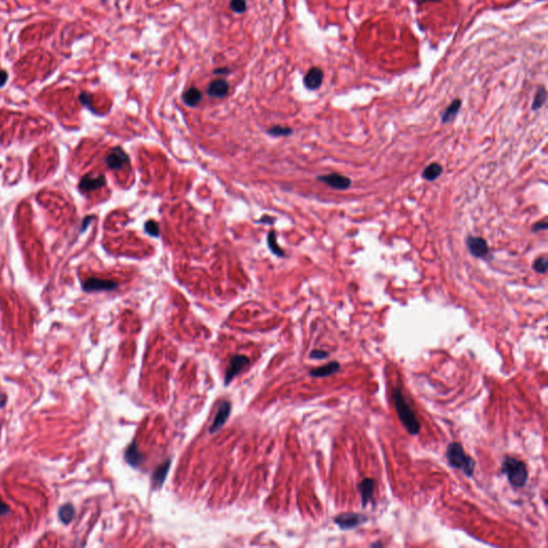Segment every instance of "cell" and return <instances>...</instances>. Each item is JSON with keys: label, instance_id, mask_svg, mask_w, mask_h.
Listing matches in <instances>:
<instances>
[{"label": "cell", "instance_id": "cell-31", "mask_svg": "<svg viewBox=\"0 0 548 548\" xmlns=\"http://www.w3.org/2000/svg\"><path fill=\"white\" fill-rule=\"evenodd\" d=\"M7 80H8V73L5 72L4 70H1V71H0V88L3 87L5 83H7Z\"/></svg>", "mask_w": 548, "mask_h": 548}, {"label": "cell", "instance_id": "cell-20", "mask_svg": "<svg viewBox=\"0 0 548 548\" xmlns=\"http://www.w3.org/2000/svg\"><path fill=\"white\" fill-rule=\"evenodd\" d=\"M443 171L442 166L438 164V163H432L429 164L427 167H425V169L423 170L422 173V177L423 179H425L427 181H435L436 179H438L440 176H441Z\"/></svg>", "mask_w": 548, "mask_h": 548}, {"label": "cell", "instance_id": "cell-4", "mask_svg": "<svg viewBox=\"0 0 548 548\" xmlns=\"http://www.w3.org/2000/svg\"><path fill=\"white\" fill-rule=\"evenodd\" d=\"M334 524L341 530H351L359 527L367 520V517L360 513H342L334 517Z\"/></svg>", "mask_w": 548, "mask_h": 548}, {"label": "cell", "instance_id": "cell-30", "mask_svg": "<svg viewBox=\"0 0 548 548\" xmlns=\"http://www.w3.org/2000/svg\"><path fill=\"white\" fill-rule=\"evenodd\" d=\"M548 228V223L546 221H541L535 223L533 226H532V232L536 233V232H541V230H546Z\"/></svg>", "mask_w": 548, "mask_h": 548}, {"label": "cell", "instance_id": "cell-16", "mask_svg": "<svg viewBox=\"0 0 548 548\" xmlns=\"http://www.w3.org/2000/svg\"><path fill=\"white\" fill-rule=\"evenodd\" d=\"M170 466H171V459H167L165 460L163 464H161L159 467L155 468L151 476L153 488H160L164 484L166 476H167L168 471L170 469Z\"/></svg>", "mask_w": 548, "mask_h": 548}, {"label": "cell", "instance_id": "cell-22", "mask_svg": "<svg viewBox=\"0 0 548 548\" xmlns=\"http://www.w3.org/2000/svg\"><path fill=\"white\" fill-rule=\"evenodd\" d=\"M58 514H59V519L61 520V523H63L64 525H68L72 522L75 516V509L72 504L70 503L63 504V506L59 509Z\"/></svg>", "mask_w": 548, "mask_h": 548}, {"label": "cell", "instance_id": "cell-21", "mask_svg": "<svg viewBox=\"0 0 548 548\" xmlns=\"http://www.w3.org/2000/svg\"><path fill=\"white\" fill-rule=\"evenodd\" d=\"M267 243H268V248L272 252V253L278 256V257H285V252L284 250L281 248L277 244V240H276V233L275 230H270L269 234H268V237H267Z\"/></svg>", "mask_w": 548, "mask_h": 548}, {"label": "cell", "instance_id": "cell-23", "mask_svg": "<svg viewBox=\"0 0 548 548\" xmlns=\"http://www.w3.org/2000/svg\"><path fill=\"white\" fill-rule=\"evenodd\" d=\"M546 99H547V92H546L545 87H540L538 89V91H536L535 96H534V100H533V103H532V110H540L541 107L546 103Z\"/></svg>", "mask_w": 548, "mask_h": 548}, {"label": "cell", "instance_id": "cell-18", "mask_svg": "<svg viewBox=\"0 0 548 548\" xmlns=\"http://www.w3.org/2000/svg\"><path fill=\"white\" fill-rule=\"evenodd\" d=\"M460 107H461V100L459 99L454 100L452 103L448 106V109L444 110L441 118L443 125H448V123L452 122L455 119V117L458 114Z\"/></svg>", "mask_w": 548, "mask_h": 548}, {"label": "cell", "instance_id": "cell-37", "mask_svg": "<svg viewBox=\"0 0 548 548\" xmlns=\"http://www.w3.org/2000/svg\"><path fill=\"white\" fill-rule=\"evenodd\" d=\"M92 219H93V218H92V217H90V218H87V219H85V222H84V224H83V227H84V228H83V229H85V228H87V226H88V224H89V222H91V221H92Z\"/></svg>", "mask_w": 548, "mask_h": 548}, {"label": "cell", "instance_id": "cell-14", "mask_svg": "<svg viewBox=\"0 0 548 548\" xmlns=\"http://www.w3.org/2000/svg\"><path fill=\"white\" fill-rule=\"evenodd\" d=\"M229 92V84L225 79H216L209 84L207 88V94L212 98L222 99Z\"/></svg>", "mask_w": 548, "mask_h": 548}, {"label": "cell", "instance_id": "cell-19", "mask_svg": "<svg viewBox=\"0 0 548 548\" xmlns=\"http://www.w3.org/2000/svg\"><path fill=\"white\" fill-rule=\"evenodd\" d=\"M202 99V94L200 90L195 87H192L187 89L185 92L182 95V100H183L184 104L190 107H195Z\"/></svg>", "mask_w": 548, "mask_h": 548}, {"label": "cell", "instance_id": "cell-17", "mask_svg": "<svg viewBox=\"0 0 548 548\" xmlns=\"http://www.w3.org/2000/svg\"><path fill=\"white\" fill-rule=\"evenodd\" d=\"M340 370H341V364L336 361H333V362H329L326 365H322L320 367L311 369L310 375L311 377H316V378L329 377L331 375L338 373Z\"/></svg>", "mask_w": 548, "mask_h": 548}, {"label": "cell", "instance_id": "cell-29", "mask_svg": "<svg viewBox=\"0 0 548 548\" xmlns=\"http://www.w3.org/2000/svg\"><path fill=\"white\" fill-rule=\"evenodd\" d=\"M79 100L85 106H87L88 109L92 110V106H91V101H92V99H91V95L89 93H82L79 95Z\"/></svg>", "mask_w": 548, "mask_h": 548}, {"label": "cell", "instance_id": "cell-34", "mask_svg": "<svg viewBox=\"0 0 548 548\" xmlns=\"http://www.w3.org/2000/svg\"><path fill=\"white\" fill-rule=\"evenodd\" d=\"M230 72H232V71H230V70L227 69V68H219V69H216L213 71L214 74H228Z\"/></svg>", "mask_w": 548, "mask_h": 548}, {"label": "cell", "instance_id": "cell-33", "mask_svg": "<svg viewBox=\"0 0 548 548\" xmlns=\"http://www.w3.org/2000/svg\"><path fill=\"white\" fill-rule=\"evenodd\" d=\"M258 222L259 223H265V224H273L274 222H275V218L264 217V218H261Z\"/></svg>", "mask_w": 548, "mask_h": 548}, {"label": "cell", "instance_id": "cell-36", "mask_svg": "<svg viewBox=\"0 0 548 548\" xmlns=\"http://www.w3.org/2000/svg\"><path fill=\"white\" fill-rule=\"evenodd\" d=\"M5 401H7V396L4 394H0V408H2L4 406Z\"/></svg>", "mask_w": 548, "mask_h": 548}, {"label": "cell", "instance_id": "cell-24", "mask_svg": "<svg viewBox=\"0 0 548 548\" xmlns=\"http://www.w3.org/2000/svg\"><path fill=\"white\" fill-rule=\"evenodd\" d=\"M292 132H293L292 128H290L288 127H282V126H274L267 131V133L269 134V135L275 136V137L289 136V135H292Z\"/></svg>", "mask_w": 548, "mask_h": 548}, {"label": "cell", "instance_id": "cell-3", "mask_svg": "<svg viewBox=\"0 0 548 548\" xmlns=\"http://www.w3.org/2000/svg\"><path fill=\"white\" fill-rule=\"evenodd\" d=\"M501 471L506 475L508 481L513 488H523L528 481L529 474L523 460L517 459L513 456L507 455L502 461Z\"/></svg>", "mask_w": 548, "mask_h": 548}, {"label": "cell", "instance_id": "cell-35", "mask_svg": "<svg viewBox=\"0 0 548 548\" xmlns=\"http://www.w3.org/2000/svg\"><path fill=\"white\" fill-rule=\"evenodd\" d=\"M415 1L418 4H423V3H427V2H439V1H441V0H415Z\"/></svg>", "mask_w": 548, "mask_h": 548}, {"label": "cell", "instance_id": "cell-6", "mask_svg": "<svg viewBox=\"0 0 548 548\" xmlns=\"http://www.w3.org/2000/svg\"><path fill=\"white\" fill-rule=\"evenodd\" d=\"M117 282L110 281V279H103L98 277H90L87 278L83 283V289L87 292H110L118 288Z\"/></svg>", "mask_w": 548, "mask_h": 548}, {"label": "cell", "instance_id": "cell-11", "mask_svg": "<svg viewBox=\"0 0 548 548\" xmlns=\"http://www.w3.org/2000/svg\"><path fill=\"white\" fill-rule=\"evenodd\" d=\"M106 184V179L104 175L93 176V175H87L79 182V190L83 192H92L95 190H99L101 187H103Z\"/></svg>", "mask_w": 548, "mask_h": 548}, {"label": "cell", "instance_id": "cell-2", "mask_svg": "<svg viewBox=\"0 0 548 548\" xmlns=\"http://www.w3.org/2000/svg\"><path fill=\"white\" fill-rule=\"evenodd\" d=\"M445 458L452 468L460 470L468 477L474 476L475 461L471 456L466 454L463 445L459 442L449 443L445 451Z\"/></svg>", "mask_w": 548, "mask_h": 548}, {"label": "cell", "instance_id": "cell-26", "mask_svg": "<svg viewBox=\"0 0 548 548\" xmlns=\"http://www.w3.org/2000/svg\"><path fill=\"white\" fill-rule=\"evenodd\" d=\"M230 9H232L234 12L241 14V13H244L246 11V1L245 0H232L230 1Z\"/></svg>", "mask_w": 548, "mask_h": 548}, {"label": "cell", "instance_id": "cell-1", "mask_svg": "<svg viewBox=\"0 0 548 548\" xmlns=\"http://www.w3.org/2000/svg\"><path fill=\"white\" fill-rule=\"evenodd\" d=\"M393 400L396 413L402 426L411 436H417L421 431V424L419 422L416 413L411 409L410 405L408 404L401 389H393Z\"/></svg>", "mask_w": 548, "mask_h": 548}, {"label": "cell", "instance_id": "cell-38", "mask_svg": "<svg viewBox=\"0 0 548 548\" xmlns=\"http://www.w3.org/2000/svg\"><path fill=\"white\" fill-rule=\"evenodd\" d=\"M370 546H372V547H376V546H380V547H381V546H383V544H381V543H379V542H376V543H373V544H372V545H370Z\"/></svg>", "mask_w": 548, "mask_h": 548}, {"label": "cell", "instance_id": "cell-10", "mask_svg": "<svg viewBox=\"0 0 548 548\" xmlns=\"http://www.w3.org/2000/svg\"><path fill=\"white\" fill-rule=\"evenodd\" d=\"M128 155L121 147L111 149L110 153L105 158V163L110 169H120L128 163Z\"/></svg>", "mask_w": 548, "mask_h": 548}, {"label": "cell", "instance_id": "cell-32", "mask_svg": "<svg viewBox=\"0 0 548 548\" xmlns=\"http://www.w3.org/2000/svg\"><path fill=\"white\" fill-rule=\"evenodd\" d=\"M10 512V508L7 504L3 503L1 499H0V515H7Z\"/></svg>", "mask_w": 548, "mask_h": 548}, {"label": "cell", "instance_id": "cell-8", "mask_svg": "<svg viewBox=\"0 0 548 548\" xmlns=\"http://www.w3.org/2000/svg\"><path fill=\"white\" fill-rule=\"evenodd\" d=\"M466 244L468 248L470 254L476 257V258H482L488 254L490 248L485 239L481 237H475V236H468L466 239Z\"/></svg>", "mask_w": 548, "mask_h": 548}, {"label": "cell", "instance_id": "cell-7", "mask_svg": "<svg viewBox=\"0 0 548 548\" xmlns=\"http://www.w3.org/2000/svg\"><path fill=\"white\" fill-rule=\"evenodd\" d=\"M317 179H318L321 182H324L325 184L332 187V189L338 190V191H345V190H348L349 187L351 186V180L349 179L348 177L341 175V174H336V173L329 174V175H322V176H319Z\"/></svg>", "mask_w": 548, "mask_h": 548}, {"label": "cell", "instance_id": "cell-28", "mask_svg": "<svg viewBox=\"0 0 548 548\" xmlns=\"http://www.w3.org/2000/svg\"><path fill=\"white\" fill-rule=\"evenodd\" d=\"M328 357H329V352H327L325 350H320V349H315V350H313L310 353V358L316 359V360H322V359H326Z\"/></svg>", "mask_w": 548, "mask_h": 548}, {"label": "cell", "instance_id": "cell-5", "mask_svg": "<svg viewBox=\"0 0 548 548\" xmlns=\"http://www.w3.org/2000/svg\"><path fill=\"white\" fill-rule=\"evenodd\" d=\"M249 365H250V359L246 356H243V354H236V356L232 357L226 370V374H225L224 384L225 385L229 384L236 376L239 375L244 368L248 367Z\"/></svg>", "mask_w": 548, "mask_h": 548}, {"label": "cell", "instance_id": "cell-27", "mask_svg": "<svg viewBox=\"0 0 548 548\" xmlns=\"http://www.w3.org/2000/svg\"><path fill=\"white\" fill-rule=\"evenodd\" d=\"M547 267H548V260L546 257H540V258L536 259L533 264V269L541 274L546 273Z\"/></svg>", "mask_w": 548, "mask_h": 548}, {"label": "cell", "instance_id": "cell-15", "mask_svg": "<svg viewBox=\"0 0 548 548\" xmlns=\"http://www.w3.org/2000/svg\"><path fill=\"white\" fill-rule=\"evenodd\" d=\"M125 458L127 463L133 467V468H138L144 463V455L139 452L135 440H133L130 445L127 448L125 452Z\"/></svg>", "mask_w": 548, "mask_h": 548}, {"label": "cell", "instance_id": "cell-25", "mask_svg": "<svg viewBox=\"0 0 548 548\" xmlns=\"http://www.w3.org/2000/svg\"><path fill=\"white\" fill-rule=\"evenodd\" d=\"M145 233L148 234L149 236H151L153 238H159L160 237V227H159V224L153 221V219H149L146 223H145Z\"/></svg>", "mask_w": 548, "mask_h": 548}, {"label": "cell", "instance_id": "cell-12", "mask_svg": "<svg viewBox=\"0 0 548 548\" xmlns=\"http://www.w3.org/2000/svg\"><path fill=\"white\" fill-rule=\"evenodd\" d=\"M375 485H376L375 480L370 479V477H366V479L362 480L358 484V491L360 493V495H361L362 508H366L368 502L370 501L373 502Z\"/></svg>", "mask_w": 548, "mask_h": 548}, {"label": "cell", "instance_id": "cell-13", "mask_svg": "<svg viewBox=\"0 0 548 548\" xmlns=\"http://www.w3.org/2000/svg\"><path fill=\"white\" fill-rule=\"evenodd\" d=\"M322 80H324V71L320 68L313 67L305 74L303 83L308 89L316 90L321 86Z\"/></svg>", "mask_w": 548, "mask_h": 548}, {"label": "cell", "instance_id": "cell-9", "mask_svg": "<svg viewBox=\"0 0 548 548\" xmlns=\"http://www.w3.org/2000/svg\"><path fill=\"white\" fill-rule=\"evenodd\" d=\"M230 412H232V404H230L229 402H226V401L222 402L219 406V409L217 411L216 417H214L212 425L210 426V428H209V432H210V434H216L225 425V423H226L227 419L230 415Z\"/></svg>", "mask_w": 548, "mask_h": 548}]
</instances>
